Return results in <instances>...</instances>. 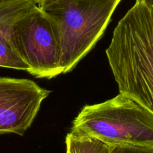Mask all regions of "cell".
I'll return each instance as SVG.
<instances>
[{
    "label": "cell",
    "instance_id": "5",
    "mask_svg": "<svg viewBox=\"0 0 153 153\" xmlns=\"http://www.w3.org/2000/svg\"><path fill=\"white\" fill-rule=\"evenodd\" d=\"M50 92L30 80L0 77V135L22 136Z\"/></svg>",
    "mask_w": 153,
    "mask_h": 153
},
{
    "label": "cell",
    "instance_id": "6",
    "mask_svg": "<svg viewBox=\"0 0 153 153\" xmlns=\"http://www.w3.org/2000/svg\"><path fill=\"white\" fill-rule=\"evenodd\" d=\"M37 6V0H0V40L18 19Z\"/></svg>",
    "mask_w": 153,
    "mask_h": 153
},
{
    "label": "cell",
    "instance_id": "7",
    "mask_svg": "<svg viewBox=\"0 0 153 153\" xmlns=\"http://www.w3.org/2000/svg\"><path fill=\"white\" fill-rule=\"evenodd\" d=\"M67 153H112L111 145L96 138L69 133L66 136Z\"/></svg>",
    "mask_w": 153,
    "mask_h": 153
},
{
    "label": "cell",
    "instance_id": "1",
    "mask_svg": "<svg viewBox=\"0 0 153 153\" xmlns=\"http://www.w3.org/2000/svg\"><path fill=\"white\" fill-rule=\"evenodd\" d=\"M106 55L120 93L153 113V12L141 1L118 22Z\"/></svg>",
    "mask_w": 153,
    "mask_h": 153
},
{
    "label": "cell",
    "instance_id": "2",
    "mask_svg": "<svg viewBox=\"0 0 153 153\" xmlns=\"http://www.w3.org/2000/svg\"><path fill=\"white\" fill-rule=\"evenodd\" d=\"M71 133L109 145L153 146V113L120 93L103 103L84 106Z\"/></svg>",
    "mask_w": 153,
    "mask_h": 153
},
{
    "label": "cell",
    "instance_id": "3",
    "mask_svg": "<svg viewBox=\"0 0 153 153\" xmlns=\"http://www.w3.org/2000/svg\"><path fill=\"white\" fill-rule=\"evenodd\" d=\"M122 0H56L39 7L56 23L62 73L71 71L102 38Z\"/></svg>",
    "mask_w": 153,
    "mask_h": 153
},
{
    "label": "cell",
    "instance_id": "9",
    "mask_svg": "<svg viewBox=\"0 0 153 153\" xmlns=\"http://www.w3.org/2000/svg\"><path fill=\"white\" fill-rule=\"evenodd\" d=\"M55 1L56 0H37L38 7H42V6L46 5V4H49Z\"/></svg>",
    "mask_w": 153,
    "mask_h": 153
},
{
    "label": "cell",
    "instance_id": "4",
    "mask_svg": "<svg viewBox=\"0 0 153 153\" xmlns=\"http://www.w3.org/2000/svg\"><path fill=\"white\" fill-rule=\"evenodd\" d=\"M12 42L28 73L51 79L62 74L61 45L56 23L37 6L12 26Z\"/></svg>",
    "mask_w": 153,
    "mask_h": 153
},
{
    "label": "cell",
    "instance_id": "10",
    "mask_svg": "<svg viewBox=\"0 0 153 153\" xmlns=\"http://www.w3.org/2000/svg\"><path fill=\"white\" fill-rule=\"evenodd\" d=\"M144 3L149 9L153 12V0H140Z\"/></svg>",
    "mask_w": 153,
    "mask_h": 153
},
{
    "label": "cell",
    "instance_id": "8",
    "mask_svg": "<svg viewBox=\"0 0 153 153\" xmlns=\"http://www.w3.org/2000/svg\"><path fill=\"white\" fill-rule=\"evenodd\" d=\"M112 153H153V146L111 145Z\"/></svg>",
    "mask_w": 153,
    "mask_h": 153
}]
</instances>
